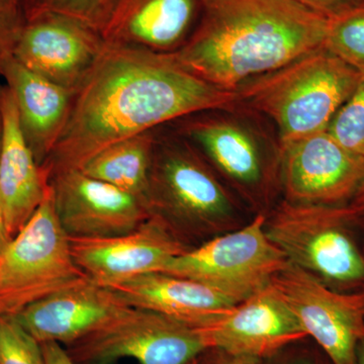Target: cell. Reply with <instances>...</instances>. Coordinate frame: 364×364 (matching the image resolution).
Here are the masks:
<instances>
[{
	"mask_svg": "<svg viewBox=\"0 0 364 364\" xmlns=\"http://www.w3.org/2000/svg\"><path fill=\"white\" fill-rule=\"evenodd\" d=\"M239 105L236 91L210 85L171 54L105 42L74 91L68 122L42 165L52 176L80 170L112 144L208 109Z\"/></svg>",
	"mask_w": 364,
	"mask_h": 364,
	"instance_id": "obj_1",
	"label": "cell"
},
{
	"mask_svg": "<svg viewBox=\"0 0 364 364\" xmlns=\"http://www.w3.org/2000/svg\"><path fill=\"white\" fill-rule=\"evenodd\" d=\"M329 20L294 0H203L195 32L174 59L222 90L324 46Z\"/></svg>",
	"mask_w": 364,
	"mask_h": 364,
	"instance_id": "obj_2",
	"label": "cell"
},
{
	"mask_svg": "<svg viewBox=\"0 0 364 364\" xmlns=\"http://www.w3.org/2000/svg\"><path fill=\"white\" fill-rule=\"evenodd\" d=\"M364 76L324 47L251 79L236 90L239 105L269 122L280 145L327 130Z\"/></svg>",
	"mask_w": 364,
	"mask_h": 364,
	"instance_id": "obj_3",
	"label": "cell"
},
{
	"mask_svg": "<svg viewBox=\"0 0 364 364\" xmlns=\"http://www.w3.org/2000/svg\"><path fill=\"white\" fill-rule=\"evenodd\" d=\"M147 205L184 243V237L222 231L235 219L233 200L217 172L168 124L155 132Z\"/></svg>",
	"mask_w": 364,
	"mask_h": 364,
	"instance_id": "obj_4",
	"label": "cell"
},
{
	"mask_svg": "<svg viewBox=\"0 0 364 364\" xmlns=\"http://www.w3.org/2000/svg\"><path fill=\"white\" fill-rule=\"evenodd\" d=\"M167 124L242 195L254 203L269 196L279 179L282 145L264 117L239 105L195 112Z\"/></svg>",
	"mask_w": 364,
	"mask_h": 364,
	"instance_id": "obj_5",
	"label": "cell"
},
{
	"mask_svg": "<svg viewBox=\"0 0 364 364\" xmlns=\"http://www.w3.org/2000/svg\"><path fill=\"white\" fill-rule=\"evenodd\" d=\"M358 217L349 205L279 203L268 219V238L293 263L327 286L364 284V252L350 232Z\"/></svg>",
	"mask_w": 364,
	"mask_h": 364,
	"instance_id": "obj_6",
	"label": "cell"
},
{
	"mask_svg": "<svg viewBox=\"0 0 364 364\" xmlns=\"http://www.w3.org/2000/svg\"><path fill=\"white\" fill-rule=\"evenodd\" d=\"M88 279L73 259L50 186L40 207L0 256V317L18 315Z\"/></svg>",
	"mask_w": 364,
	"mask_h": 364,
	"instance_id": "obj_7",
	"label": "cell"
},
{
	"mask_svg": "<svg viewBox=\"0 0 364 364\" xmlns=\"http://www.w3.org/2000/svg\"><path fill=\"white\" fill-rule=\"evenodd\" d=\"M263 215L177 256L162 272L196 280L239 304L267 287L289 260L268 238Z\"/></svg>",
	"mask_w": 364,
	"mask_h": 364,
	"instance_id": "obj_8",
	"label": "cell"
},
{
	"mask_svg": "<svg viewBox=\"0 0 364 364\" xmlns=\"http://www.w3.org/2000/svg\"><path fill=\"white\" fill-rule=\"evenodd\" d=\"M195 327L163 314L128 306L67 346L76 364H188L205 350Z\"/></svg>",
	"mask_w": 364,
	"mask_h": 364,
	"instance_id": "obj_9",
	"label": "cell"
},
{
	"mask_svg": "<svg viewBox=\"0 0 364 364\" xmlns=\"http://www.w3.org/2000/svg\"><path fill=\"white\" fill-rule=\"evenodd\" d=\"M270 284L332 364H355L364 340V291H337L291 262Z\"/></svg>",
	"mask_w": 364,
	"mask_h": 364,
	"instance_id": "obj_10",
	"label": "cell"
},
{
	"mask_svg": "<svg viewBox=\"0 0 364 364\" xmlns=\"http://www.w3.org/2000/svg\"><path fill=\"white\" fill-rule=\"evenodd\" d=\"M364 181V159L340 145L327 130L282 146L279 182L289 202L343 205Z\"/></svg>",
	"mask_w": 364,
	"mask_h": 364,
	"instance_id": "obj_11",
	"label": "cell"
},
{
	"mask_svg": "<svg viewBox=\"0 0 364 364\" xmlns=\"http://www.w3.org/2000/svg\"><path fill=\"white\" fill-rule=\"evenodd\" d=\"M76 264L95 284L112 287L139 275L162 272L188 251L183 241L160 218L151 215L128 233L102 238H71Z\"/></svg>",
	"mask_w": 364,
	"mask_h": 364,
	"instance_id": "obj_12",
	"label": "cell"
},
{
	"mask_svg": "<svg viewBox=\"0 0 364 364\" xmlns=\"http://www.w3.org/2000/svg\"><path fill=\"white\" fill-rule=\"evenodd\" d=\"M195 328L207 349L261 360L308 337L270 284L221 317Z\"/></svg>",
	"mask_w": 364,
	"mask_h": 364,
	"instance_id": "obj_13",
	"label": "cell"
},
{
	"mask_svg": "<svg viewBox=\"0 0 364 364\" xmlns=\"http://www.w3.org/2000/svg\"><path fill=\"white\" fill-rule=\"evenodd\" d=\"M95 28L58 14L26 21L14 59L28 70L75 91L105 47Z\"/></svg>",
	"mask_w": 364,
	"mask_h": 364,
	"instance_id": "obj_14",
	"label": "cell"
},
{
	"mask_svg": "<svg viewBox=\"0 0 364 364\" xmlns=\"http://www.w3.org/2000/svg\"><path fill=\"white\" fill-rule=\"evenodd\" d=\"M59 221L71 238H102L133 231L151 214L135 196L81 170L49 179Z\"/></svg>",
	"mask_w": 364,
	"mask_h": 364,
	"instance_id": "obj_15",
	"label": "cell"
},
{
	"mask_svg": "<svg viewBox=\"0 0 364 364\" xmlns=\"http://www.w3.org/2000/svg\"><path fill=\"white\" fill-rule=\"evenodd\" d=\"M203 0H112L100 35L109 44L173 54L200 21Z\"/></svg>",
	"mask_w": 364,
	"mask_h": 364,
	"instance_id": "obj_16",
	"label": "cell"
},
{
	"mask_svg": "<svg viewBox=\"0 0 364 364\" xmlns=\"http://www.w3.org/2000/svg\"><path fill=\"white\" fill-rule=\"evenodd\" d=\"M128 306L114 289L90 279L26 306L14 317L41 344L68 346Z\"/></svg>",
	"mask_w": 364,
	"mask_h": 364,
	"instance_id": "obj_17",
	"label": "cell"
},
{
	"mask_svg": "<svg viewBox=\"0 0 364 364\" xmlns=\"http://www.w3.org/2000/svg\"><path fill=\"white\" fill-rule=\"evenodd\" d=\"M0 200L7 231L14 238L40 207L50 184L23 136L16 100L6 85H0Z\"/></svg>",
	"mask_w": 364,
	"mask_h": 364,
	"instance_id": "obj_18",
	"label": "cell"
},
{
	"mask_svg": "<svg viewBox=\"0 0 364 364\" xmlns=\"http://www.w3.org/2000/svg\"><path fill=\"white\" fill-rule=\"evenodd\" d=\"M2 77L13 92L21 131L41 166L65 129L74 91L33 73L16 59L4 69Z\"/></svg>",
	"mask_w": 364,
	"mask_h": 364,
	"instance_id": "obj_19",
	"label": "cell"
},
{
	"mask_svg": "<svg viewBox=\"0 0 364 364\" xmlns=\"http://www.w3.org/2000/svg\"><path fill=\"white\" fill-rule=\"evenodd\" d=\"M112 289L127 305L163 314L191 327L221 317L237 305L212 287L165 272L139 275Z\"/></svg>",
	"mask_w": 364,
	"mask_h": 364,
	"instance_id": "obj_20",
	"label": "cell"
},
{
	"mask_svg": "<svg viewBox=\"0 0 364 364\" xmlns=\"http://www.w3.org/2000/svg\"><path fill=\"white\" fill-rule=\"evenodd\" d=\"M155 132L156 129L112 144L91 157L81 171L135 196L148 208Z\"/></svg>",
	"mask_w": 364,
	"mask_h": 364,
	"instance_id": "obj_21",
	"label": "cell"
},
{
	"mask_svg": "<svg viewBox=\"0 0 364 364\" xmlns=\"http://www.w3.org/2000/svg\"><path fill=\"white\" fill-rule=\"evenodd\" d=\"M323 47L364 76V6L329 20Z\"/></svg>",
	"mask_w": 364,
	"mask_h": 364,
	"instance_id": "obj_22",
	"label": "cell"
},
{
	"mask_svg": "<svg viewBox=\"0 0 364 364\" xmlns=\"http://www.w3.org/2000/svg\"><path fill=\"white\" fill-rule=\"evenodd\" d=\"M112 0H21L26 21L44 14H58L87 23L98 32L104 26Z\"/></svg>",
	"mask_w": 364,
	"mask_h": 364,
	"instance_id": "obj_23",
	"label": "cell"
},
{
	"mask_svg": "<svg viewBox=\"0 0 364 364\" xmlns=\"http://www.w3.org/2000/svg\"><path fill=\"white\" fill-rule=\"evenodd\" d=\"M327 131L340 145L364 159V80L333 117Z\"/></svg>",
	"mask_w": 364,
	"mask_h": 364,
	"instance_id": "obj_24",
	"label": "cell"
},
{
	"mask_svg": "<svg viewBox=\"0 0 364 364\" xmlns=\"http://www.w3.org/2000/svg\"><path fill=\"white\" fill-rule=\"evenodd\" d=\"M0 364H46L42 344L14 316L0 317Z\"/></svg>",
	"mask_w": 364,
	"mask_h": 364,
	"instance_id": "obj_25",
	"label": "cell"
},
{
	"mask_svg": "<svg viewBox=\"0 0 364 364\" xmlns=\"http://www.w3.org/2000/svg\"><path fill=\"white\" fill-rule=\"evenodd\" d=\"M25 25L21 0H0V76L14 59Z\"/></svg>",
	"mask_w": 364,
	"mask_h": 364,
	"instance_id": "obj_26",
	"label": "cell"
},
{
	"mask_svg": "<svg viewBox=\"0 0 364 364\" xmlns=\"http://www.w3.org/2000/svg\"><path fill=\"white\" fill-rule=\"evenodd\" d=\"M299 4L328 20L364 6V0H294Z\"/></svg>",
	"mask_w": 364,
	"mask_h": 364,
	"instance_id": "obj_27",
	"label": "cell"
},
{
	"mask_svg": "<svg viewBox=\"0 0 364 364\" xmlns=\"http://www.w3.org/2000/svg\"><path fill=\"white\" fill-rule=\"evenodd\" d=\"M261 359L233 355L220 349L208 348L196 358V364H262Z\"/></svg>",
	"mask_w": 364,
	"mask_h": 364,
	"instance_id": "obj_28",
	"label": "cell"
},
{
	"mask_svg": "<svg viewBox=\"0 0 364 364\" xmlns=\"http://www.w3.org/2000/svg\"><path fill=\"white\" fill-rule=\"evenodd\" d=\"M46 364H76L66 349L56 342L42 343Z\"/></svg>",
	"mask_w": 364,
	"mask_h": 364,
	"instance_id": "obj_29",
	"label": "cell"
},
{
	"mask_svg": "<svg viewBox=\"0 0 364 364\" xmlns=\"http://www.w3.org/2000/svg\"><path fill=\"white\" fill-rule=\"evenodd\" d=\"M264 360L269 361L268 364H321L317 359L311 358L306 354L296 353L284 355V350L279 352L272 358L264 359Z\"/></svg>",
	"mask_w": 364,
	"mask_h": 364,
	"instance_id": "obj_30",
	"label": "cell"
},
{
	"mask_svg": "<svg viewBox=\"0 0 364 364\" xmlns=\"http://www.w3.org/2000/svg\"><path fill=\"white\" fill-rule=\"evenodd\" d=\"M348 205L355 213L358 223H363L364 224V181L355 196H354L353 200Z\"/></svg>",
	"mask_w": 364,
	"mask_h": 364,
	"instance_id": "obj_31",
	"label": "cell"
},
{
	"mask_svg": "<svg viewBox=\"0 0 364 364\" xmlns=\"http://www.w3.org/2000/svg\"><path fill=\"white\" fill-rule=\"evenodd\" d=\"M11 239L13 238L7 231L6 217H4V208H2L1 200H0V256Z\"/></svg>",
	"mask_w": 364,
	"mask_h": 364,
	"instance_id": "obj_32",
	"label": "cell"
},
{
	"mask_svg": "<svg viewBox=\"0 0 364 364\" xmlns=\"http://www.w3.org/2000/svg\"><path fill=\"white\" fill-rule=\"evenodd\" d=\"M355 364H364V340L358 345Z\"/></svg>",
	"mask_w": 364,
	"mask_h": 364,
	"instance_id": "obj_33",
	"label": "cell"
},
{
	"mask_svg": "<svg viewBox=\"0 0 364 364\" xmlns=\"http://www.w3.org/2000/svg\"><path fill=\"white\" fill-rule=\"evenodd\" d=\"M2 134H4V124H2L1 112H0V151H1Z\"/></svg>",
	"mask_w": 364,
	"mask_h": 364,
	"instance_id": "obj_34",
	"label": "cell"
},
{
	"mask_svg": "<svg viewBox=\"0 0 364 364\" xmlns=\"http://www.w3.org/2000/svg\"><path fill=\"white\" fill-rule=\"evenodd\" d=\"M196 358L193 359V360L191 361V363H189L188 364H196Z\"/></svg>",
	"mask_w": 364,
	"mask_h": 364,
	"instance_id": "obj_35",
	"label": "cell"
}]
</instances>
